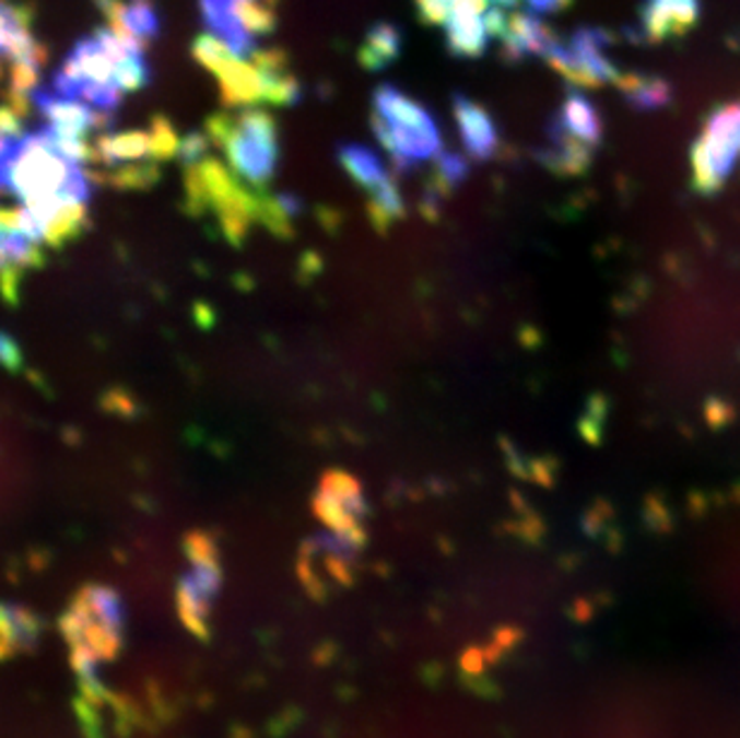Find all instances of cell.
Returning a JSON list of instances; mask_svg holds the SVG:
<instances>
[{
    "label": "cell",
    "instance_id": "cell-30",
    "mask_svg": "<svg viewBox=\"0 0 740 738\" xmlns=\"http://www.w3.org/2000/svg\"><path fill=\"white\" fill-rule=\"evenodd\" d=\"M0 362H3L5 367H15L20 365V353H17V345L15 341L10 339V336L5 333H0Z\"/></svg>",
    "mask_w": 740,
    "mask_h": 738
},
{
    "label": "cell",
    "instance_id": "cell-11",
    "mask_svg": "<svg viewBox=\"0 0 740 738\" xmlns=\"http://www.w3.org/2000/svg\"><path fill=\"white\" fill-rule=\"evenodd\" d=\"M216 80L221 104L228 110H243L265 104V80H261V72L249 60L235 58L228 68H223L216 74Z\"/></svg>",
    "mask_w": 740,
    "mask_h": 738
},
{
    "label": "cell",
    "instance_id": "cell-25",
    "mask_svg": "<svg viewBox=\"0 0 740 738\" xmlns=\"http://www.w3.org/2000/svg\"><path fill=\"white\" fill-rule=\"evenodd\" d=\"M42 86V68L27 66V62H10L8 70V90L20 94H34Z\"/></svg>",
    "mask_w": 740,
    "mask_h": 738
},
{
    "label": "cell",
    "instance_id": "cell-31",
    "mask_svg": "<svg viewBox=\"0 0 740 738\" xmlns=\"http://www.w3.org/2000/svg\"><path fill=\"white\" fill-rule=\"evenodd\" d=\"M573 0H528V5L537 15H547V12H559L566 10Z\"/></svg>",
    "mask_w": 740,
    "mask_h": 738
},
{
    "label": "cell",
    "instance_id": "cell-23",
    "mask_svg": "<svg viewBox=\"0 0 740 738\" xmlns=\"http://www.w3.org/2000/svg\"><path fill=\"white\" fill-rule=\"evenodd\" d=\"M180 134L175 132L173 122L166 116H154L149 122V149H152V159L156 164L161 161L178 159L180 152Z\"/></svg>",
    "mask_w": 740,
    "mask_h": 738
},
{
    "label": "cell",
    "instance_id": "cell-1",
    "mask_svg": "<svg viewBox=\"0 0 740 738\" xmlns=\"http://www.w3.org/2000/svg\"><path fill=\"white\" fill-rule=\"evenodd\" d=\"M372 130L398 175L418 171L444 152L436 118L394 84H379L372 94Z\"/></svg>",
    "mask_w": 740,
    "mask_h": 738
},
{
    "label": "cell",
    "instance_id": "cell-3",
    "mask_svg": "<svg viewBox=\"0 0 740 738\" xmlns=\"http://www.w3.org/2000/svg\"><path fill=\"white\" fill-rule=\"evenodd\" d=\"M740 159V104L719 106L707 118L693 147V180L702 192H714L733 173Z\"/></svg>",
    "mask_w": 740,
    "mask_h": 738
},
{
    "label": "cell",
    "instance_id": "cell-8",
    "mask_svg": "<svg viewBox=\"0 0 740 738\" xmlns=\"http://www.w3.org/2000/svg\"><path fill=\"white\" fill-rule=\"evenodd\" d=\"M700 0H645L639 5V27L629 32L639 44H667L695 27Z\"/></svg>",
    "mask_w": 740,
    "mask_h": 738
},
{
    "label": "cell",
    "instance_id": "cell-13",
    "mask_svg": "<svg viewBox=\"0 0 740 738\" xmlns=\"http://www.w3.org/2000/svg\"><path fill=\"white\" fill-rule=\"evenodd\" d=\"M446 48L454 58L474 60L482 58L489 46V34L484 27V15L468 8L454 5L448 22L444 24Z\"/></svg>",
    "mask_w": 740,
    "mask_h": 738
},
{
    "label": "cell",
    "instance_id": "cell-4",
    "mask_svg": "<svg viewBox=\"0 0 740 738\" xmlns=\"http://www.w3.org/2000/svg\"><path fill=\"white\" fill-rule=\"evenodd\" d=\"M609 46L611 32L601 27H580L566 44L556 42L551 46L544 60L575 86L616 84L623 72L607 56Z\"/></svg>",
    "mask_w": 740,
    "mask_h": 738
},
{
    "label": "cell",
    "instance_id": "cell-18",
    "mask_svg": "<svg viewBox=\"0 0 740 738\" xmlns=\"http://www.w3.org/2000/svg\"><path fill=\"white\" fill-rule=\"evenodd\" d=\"M96 183H108L116 190H146L158 183L161 168L154 159L134 161V164H122L113 168H90Z\"/></svg>",
    "mask_w": 740,
    "mask_h": 738
},
{
    "label": "cell",
    "instance_id": "cell-6",
    "mask_svg": "<svg viewBox=\"0 0 740 738\" xmlns=\"http://www.w3.org/2000/svg\"><path fill=\"white\" fill-rule=\"evenodd\" d=\"M315 513L321 523L331 528L333 535L343 537L350 544L360 547L365 540V516L367 504L362 494V484L343 470H329L319 482L315 496Z\"/></svg>",
    "mask_w": 740,
    "mask_h": 738
},
{
    "label": "cell",
    "instance_id": "cell-12",
    "mask_svg": "<svg viewBox=\"0 0 740 738\" xmlns=\"http://www.w3.org/2000/svg\"><path fill=\"white\" fill-rule=\"evenodd\" d=\"M199 15H202L207 30L219 36L237 58L247 60L252 56L257 39L235 17L233 0H199Z\"/></svg>",
    "mask_w": 740,
    "mask_h": 738
},
{
    "label": "cell",
    "instance_id": "cell-21",
    "mask_svg": "<svg viewBox=\"0 0 740 738\" xmlns=\"http://www.w3.org/2000/svg\"><path fill=\"white\" fill-rule=\"evenodd\" d=\"M261 80H265V104L291 108L303 102L305 90L291 70L279 74H261Z\"/></svg>",
    "mask_w": 740,
    "mask_h": 738
},
{
    "label": "cell",
    "instance_id": "cell-22",
    "mask_svg": "<svg viewBox=\"0 0 740 738\" xmlns=\"http://www.w3.org/2000/svg\"><path fill=\"white\" fill-rule=\"evenodd\" d=\"M192 58L202 66L204 70L219 74L223 68H228L231 62L237 58L228 46H225L219 36H213L211 32L195 36L192 42Z\"/></svg>",
    "mask_w": 740,
    "mask_h": 738
},
{
    "label": "cell",
    "instance_id": "cell-29",
    "mask_svg": "<svg viewBox=\"0 0 740 738\" xmlns=\"http://www.w3.org/2000/svg\"><path fill=\"white\" fill-rule=\"evenodd\" d=\"M22 122L24 118L17 116L15 110H12L8 104L0 106V134H8V137H22Z\"/></svg>",
    "mask_w": 740,
    "mask_h": 738
},
{
    "label": "cell",
    "instance_id": "cell-2",
    "mask_svg": "<svg viewBox=\"0 0 740 738\" xmlns=\"http://www.w3.org/2000/svg\"><path fill=\"white\" fill-rule=\"evenodd\" d=\"M204 132L216 144L228 168L245 185L265 190L281 161L279 125L265 108L221 110L207 118Z\"/></svg>",
    "mask_w": 740,
    "mask_h": 738
},
{
    "label": "cell",
    "instance_id": "cell-16",
    "mask_svg": "<svg viewBox=\"0 0 740 738\" xmlns=\"http://www.w3.org/2000/svg\"><path fill=\"white\" fill-rule=\"evenodd\" d=\"M403 54V32L391 22H376L365 34L357 51V62L367 72H381Z\"/></svg>",
    "mask_w": 740,
    "mask_h": 738
},
{
    "label": "cell",
    "instance_id": "cell-17",
    "mask_svg": "<svg viewBox=\"0 0 740 738\" xmlns=\"http://www.w3.org/2000/svg\"><path fill=\"white\" fill-rule=\"evenodd\" d=\"M616 86L623 94L625 104L633 106L635 110H657L671 104V84L663 78H657V74H621Z\"/></svg>",
    "mask_w": 740,
    "mask_h": 738
},
{
    "label": "cell",
    "instance_id": "cell-19",
    "mask_svg": "<svg viewBox=\"0 0 740 738\" xmlns=\"http://www.w3.org/2000/svg\"><path fill=\"white\" fill-rule=\"evenodd\" d=\"M122 22L140 39L144 51L161 36V12L156 0H125Z\"/></svg>",
    "mask_w": 740,
    "mask_h": 738
},
{
    "label": "cell",
    "instance_id": "cell-15",
    "mask_svg": "<svg viewBox=\"0 0 740 738\" xmlns=\"http://www.w3.org/2000/svg\"><path fill=\"white\" fill-rule=\"evenodd\" d=\"M554 118L587 147H592V149L599 147L601 134H604V128H601V116H599L597 106L589 102L583 92L571 90L566 98H563V104L554 114Z\"/></svg>",
    "mask_w": 740,
    "mask_h": 738
},
{
    "label": "cell",
    "instance_id": "cell-24",
    "mask_svg": "<svg viewBox=\"0 0 740 738\" xmlns=\"http://www.w3.org/2000/svg\"><path fill=\"white\" fill-rule=\"evenodd\" d=\"M116 84L122 92H140L152 84V66H149L144 54H130L120 62H116Z\"/></svg>",
    "mask_w": 740,
    "mask_h": 738
},
{
    "label": "cell",
    "instance_id": "cell-20",
    "mask_svg": "<svg viewBox=\"0 0 740 738\" xmlns=\"http://www.w3.org/2000/svg\"><path fill=\"white\" fill-rule=\"evenodd\" d=\"M235 17L255 36H271L279 27V0H233Z\"/></svg>",
    "mask_w": 740,
    "mask_h": 738
},
{
    "label": "cell",
    "instance_id": "cell-26",
    "mask_svg": "<svg viewBox=\"0 0 740 738\" xmlns=\"http://www.w3.org/2000/svg\"><path fill=\"white\" fill-rule=\"evenodd\" d=\"M247 60L252 62L261 74H279V72H287L291 56H287V51H283V48L279 46H267V48L257 46L252 56H249Z\"/></svg>",
    "mask_w": 740,
    "mask_h": 738
},
{
    "label": "cell",
    "instance_id": "cell-27",
    "mask_svg": "<svg viewBox=\"0 0 740 738\" xmlns=\"http://www.w3.org/2000/svg\"><path fill=\"white\" fill-rule=\"evenodd\" d=\"M454 3L456 0H415V10L426 27H444L454 12Z\"/></svg>",
    "mask_w": 740,
    "mask_h": 738
},
{
    "label": "cell",
    "instance_id": "cell-10",
    "mask_svg": "<svg viewBox=\"0 0 740 738\" xmlns=\"http://www.w3.org/2000/svg\"><path fill=\"white\" fill-rule=\"evenodd\" d=\"M501 58L506 62H522L535 56H547L559 39L554 30L530 12H516L508 17L506 32L501 36Z\"/></svg>",
    "mask_w": 740,
    "mask_h": 738
},
{
    "label": "cell",
    "instance_id": "cell-14",
    "mask_svg": "<svg viewBox=\"0 0 740 738\" xmlns=\"http://www.w3.org/2000/svg\"><path fill=\"white\" fill-rule=\"evenodd\" d=\"M94 166L113 168L122 164H134V161L152 159L149 149V132L144 130H122V132H104L94 140Z\"/></svg>",
    "mask_w": 740,
    "mask_h": 738
},
{
    "label": "cell",
    "instance_id": "cell-5",
    "mask_svg": "<svg viewBox=\"0 0 740 738\" xmlns=\"http://www.w3.org/2000/svg\"><path fill=\"white\" fill-rule=\"evenodd\" d=\"M336 159L353 183L367 192V207L376 229L386 231L394 221L403 216V195H400L396 175L386 168L384 159L374 149L345 142L338 144Z\"/></svg>",
    "mask_w": 740,
    "mask_h": 738
},
{
    "label": "cell",
    "instance_id": "cell-28",
    "mask_svg": "<svg viewBox=\"0 0 740 738\" xmlns=\"http://www.w3.org/2000/svg\"><path fill=\"white\" fill-rule=\"evenodd\" d=\"M209 149H211V140L207 137V132H192V134L183 137L180 152H178L180 164L185 168L199 164V161L209 156Z\"/></svg>",
    "mask_w": 740,
    "mask_h": 738
},
{
    "label": "cell",
    "instance_id": "cell-7",
    "mask_svg": "<svg viewBox=\"0 0 740 738\" xmlns=\"http://www.w3.org/2000/svg\"><path fill=\"white\" fill-rule=\"evenodd\" d=\"M32 102L34 114L42 116L46 125L66 134L82 137V140H92V134L106 132L116 122V116L98 114L92 106L60 96L54 90H44V86L32 94Z\"/></svg>",
    "mask_w": 740,
    "mask_h": 738
},
{
    "label": "cell",
    "instance_id": "cell-9",
    "mask_svg": "<svg viewBox=\"0 0 740 738\" xmlns=\"http://www.w3.org/2000/svg\"><path fill=\"white\" fill-rule=\"evenodd\" d=\"M454 116L460 130V140L470 159L489 161L494 159L498 149V128L489 110L472 102L466 94L454 96Z\"/></svg>",
    "mask_w": 740,
    "mask_h": 738
}]
</instances>
